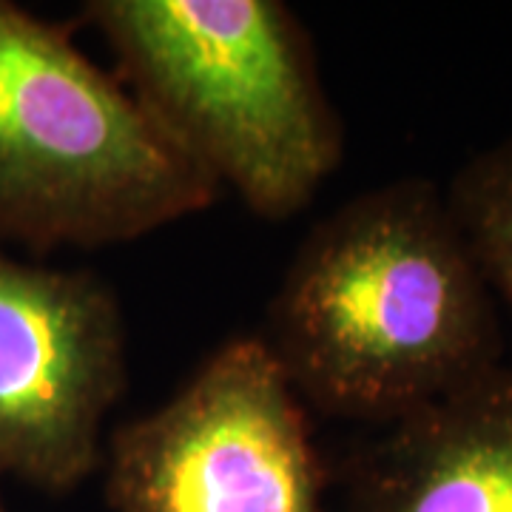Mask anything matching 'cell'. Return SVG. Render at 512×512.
Returning <instances> with one entry per match:
<instances>
[{"label": "cell", "instance_id": "7", "mask_svg": "<svg viewBox=\"0 0 512 512\" xmlns=\"http://www.w3.org/2000/svg\"><path fill=\"white\" fill-rule=\"evenodd\" d=\"M444 200L498 311L512 325V137L461 165Z\"/></svg>", "mask_w": 512, "mask_h": 512}, {"label": "cell", "instance_id": "3", "mask_svg": "<svg viewBox=\"0 0 512 512\" xmlns=\"http://www.w3.org/2000/svg\"><path fill=\"white\" fill-rule=\"evenodd\" d=\"M220 191L123 80L0 0V237L37 251L131 242Z\"/></svg>", "mask_w": 512, "mask_h": 512}, {"label": "cell", "instance_id": "1", "mask_svg": "<svg viewBox=\"0 0 512 512\" xmlns=\"http://www.w3.org/2000/svg\"><path fill=\"white\" fill-rule=\"evenodd\" d=\"M262 342L299 402L379 427L507 362L493 293L444 188L421 177L362 191L313 225Z\"/></svg>", "mask_w": 512, "mask_h": 512}, {"label": "cell", "instance_id": "5", "mask_svg": "<svg viewBox=\"0 0 512 512\" xmlns=\"http://www.w3.org/2000/svg\"><path fill=\"white\" fill-rule=\"evenodd\" d=\"M126 390V328L86 271L0 251V478L66 493L103 464V424Z\"/></svg>", "mask_w": 512, "mask_h": 512}, {"label": "cell", "instance_id": "4", "mask_svg": "<svg viewBox=\"0 0 512 512\" xmlns=\"http://www.w3.org/2000/svg\"><path fill=\"white\" fill-rule=\"evenodd\" d=\"M114 512H328L305 404L262 336H237L111 433Z\"/></svg>", "mask_w": 512, "mask_h": 512}, {"label": "cell", "instance_id": "6", "mask_svg": "<svg viewBox=\"0 0 512 512\" xmlns=\"http://www.w3.org/2000/svg\"><path fill=\"white\" fill-rule=\"evenodd\" d=\"M333 512H512V362L382 427Z\"/></svg>", "mask_w": 512, "mask_h": 512}, {"label": "cell", "instance_id": "2", "mask_svg": "<svg viewBox=\"0 0 512 512\" xmlns=\"http://www.w3.org/2000/svg\"><path fill=\"white\" fill-rule=\"evenodd\" d=\"M126 89L220 188L291 220L342 163V120L279 0H92Z\"/></svg>", "mask_w": 512, "mask_h": 512}, {"label": "cell", "instance_id": "8", "mask_svg": "<svg viewBox=\"0 0 512 512\" xmlns=\"http://www.w3.org/2000/svg\"><path fill=\"white\" fill-rule=\"evenodd\" d=\"M0 512H6V507H3V498H0Z\"/></svg>", "mask_w": 512, "mask_h": 512}]
</instances>
